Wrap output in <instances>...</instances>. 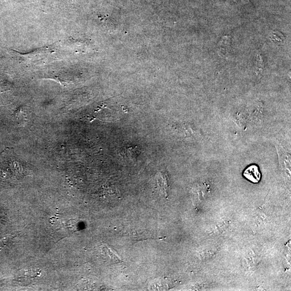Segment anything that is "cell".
I'll use <instances>...</instances> for the list:
<instances>
[{
  "label": "cell",
  "mask_w": 291,
  "mask_h": 291,
  "mask_svg": "<svg viewBox=\"0 0 291 291\" xmlns=\"http://www.w3.org/2000/svg\"><path fill=\"white\" fill-rule=\"evenodd\" d=\"M102 252L107 259V260L111 263L118 264L120 263L121 260L119 257L116 256L108 246L104 245L102 246Z\"/></svg>",
  "instance_id": "obj_3"
},
{
  "label": "cell",
  "mask_w": 291,
  "mask_h": 291,
  "mask_svg": "<svg viewBox=\"0 0 291 291\" xmlns=\"http://www.w3.org/2000/svg\"><path fill=\"white\" fill-rule=\"evenodd\" d=\"M243 176L248 180L254 183H259L261 178V174L259 167L255 164L251 165L247 167L243 173Z\"/></svg>",
  "instance_id": "obj_1"
},
{
  "label": "cell",
  "mask_w": 291,
  "mask_h": 291,
  "mask_svg": "<svg viewBox=\"0 0 291 291\" xmlns=\"http://www.w3.org/2000/svg\"><path fill=\"white\" fill-rule=\"evenodd\" d=\"M41 275V271L37 269H27L19 271L17 275L18 279H32Z\"/></svg>",
  "instance_id": "obj_2"
}]
</instances>
